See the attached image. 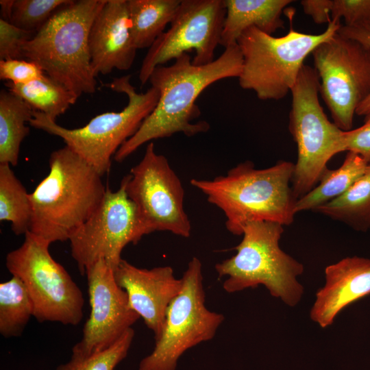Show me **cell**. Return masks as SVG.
<instances>
[{
    "label": "cell",
    "mask_w": 370,
    "mask_h": 370,
    "mask_svg": "<svg viewBox=\"0 0 370 370\" xmlns=\"http://www.w3.org/2000/svg\"><path fill=\"white\" fill-rule=\"evenodd\" d=\"M242 68L243 56L237 43L225 48L219 58L208 64L194 65L190 55L185 53L170 66L156 67L149 81L160 92L157 105L137 132L118 149L114 160L122 162L152 140L178 132L193 136L208 131L210 125L206 121L193 123L201 115L195 103L197 97L217 81L238 78Z\"/></svg>",
    "instance_id": "6da1fadb"
},
{
    "label": "cell",
    "mask_w": 370,
    "mask_h": 370,
    "mask_svg": "<svg viewBox=\"0 0 370 370\" xmlns=\"http://www.w3.org/2000/svg\"><path fill=\"white\" fill-rule=\"evenodd\" d=\"M295 164L280 160L265 169H256L247 160L212 180H190L208 201L221 209L225 227L232 234H243L244 226L254 221L293 223L297 199L291 182Z\"/></svg>",
    "instance_id": "7a4b0ae2"
},
{
    "label": "cell",
    "mask_w": 370,
    "mask_h": 370,
    "mask_svg": "<svg viewBox=\"0 0 370 370\" xmlns=\"http://www.w3.org/2000/svg\"><path fill=\"white\" fill-rule=\"evenodd\" d=\"M49 172L29 194V231L50 244L69 241L97 209L106 186L101 175L67 146L53 151Z\"/></svg>",
    "instance_id": "3957f363"
},
{
    "label": "cell",
    "mask_w": 370,
    "mask_h": 370,
    "mask_svg": "<svg viewBox=\"0 0 370 370\" xmlns=\"http://www.w3.org/2000/svg\"><path fill=\"white\" fill-rule=\"evenodd\" d=\"M106 0H70L59 8L23 47L25 60L78 98L96 91L89 52V34Z\"/></svg>",
    "instance_id": "277c9868"
},
{
    "label": "cell",
    "mask_w": 370,
    "mask_h": 370,
    "mask_svg": "<svg viewBox=\"0 0 370 370\" xmlns=\"http://www.w3.org/2000/svg\"><path fill=\"white\" fill-rule=\"evenodd\" d=\"M284 225L271 221H254L243 230L236 253L215 265L219 278L225 277L223 289L236 293L263 285L271 296L288 306H295L304 293L297 277L304 265L280 247Z\"/></svg>",
    "instance_id": "5b68a950"
},
{
    "label": "cell",
    "mask_w": 370,
    "mask_h": 370,
    "mask_svg": "<svg viewBox=\"0 0 370 370\" xmlns=\"http://www.w3.org/2000/svg\"><path fill=\"white\" fill-rule=\"evenodd\" d=\"M130 78L131 75H127L114 78L112 82L105 84L127 95V105L121 112L102 113L84 127L68 129L45 114L34 110L33 117L28 124L61 138L66 146L103 176L110 169L112 157L137 132L159 99L160 92L153 86L145 93H138L130 83Z\"/></svg>",
    "instance_id": "8992f818"
},
{
    "label": "cell",
    "mask_w": 370,
    "mask_h": 370,
    "mask_svg": "<svg viewBox=\"0 0 370 370\" xmlns=\"http://www.w3.org/2000/svg\"><path fill=\"white\" fill-rule=\"evenodd\" d=\"M340 26L331 21L319 34L299 32L291 27L281 37L255 27L246 29L236 41L243 56L240 86L253 90L261 100L283 99L295 84L306 57L334 36Z\"/></svg>",
    "instance_id": "52a82bcc"
},
{
    "label": "cell",
    "mask_w": 370,
    "mask_h": 370,
    "mask_svg": "<svg viewBox=\"0 0 370 370\" xmlns=\"http://www.w3.org/2000/svg\"><path fill=\"white\" fill-rule=\"evenodd\" d=\"M319 77L304 64L292 88L288 130L297 147V160L291 180L298 199L310 191L336 154L345 151L344 132L331 122L319 99Z\"/></svg>",
    "instance_id": "ba28073f"
},
{
    "label": "cell",
    "mask_w": 370,
    "mask_h": 370,
    "mask_svg": "<svg viewBox=\"0 0 370 370\" xmlns=\"http://www.w3.org/2000/svg\"><path fill=\"white\" fill-rule=\"evenodd\" d=\"M49 245L28 231L21 245L7 254L5 265L25 286L38 322L76 325L83 318V294L64 267L52 258Z\"/></svg>",
    "instance_id": "9c48e42d"
},
{
    "label": "cell",
    "mask_w": 370,
    "mask_h": 370,
    "mask_svg": "<svg viewBox=\"0 0 370 370\" xmlns=\"http://www.w3.org/2000/svg\"><path fill=\"white\" fill-rule=\"evenodd\" d=\"M182 287L170 303L160 336L138 370H175L180 357L189 349L213 338L224 320L222 314L205 304L202 264L193 257L182 277Z\"/></svg>",
    "instance_id": "30bf717a"
},
{
    "label": "cell",
    "mask_w": 370,
    "mask_h": 370,
    "mask_svg": "<svg viewBox=\"0 0 370 370\" xmlns=\"http://www.w3.org/2000/svg\"><path fill=\"white\" fill-rule=\"evenodd\" d=\"M312 54L319 94L334 123L352 130L356 110L370 95V47L336 32Z\"/></svg>",
    "instance_id": "8fae6325"
},
{
    "label": "cell",
    "mask_w": 370,
    "mask_h": 370,
    "mask_svg": "<svg viewBox=\"0 0 370 370\" xmlns=\"http://www.w3.org/2000/svg\"><path fill=\"white\" fill-rule=\"evenodd\" d=\"M124 179L127 195L135 204L147 234L168 231L184 238L190 236L182 184L166 158L156 152L153 142Z\"/></svg>",
    "instance_id": "7c38bea8"
},
{
    "label": "cell",
    "mask_w": 370,
    "mask_h": 370,
    "mask_svg": "<svg viewBox=\"0 0 370 370\" xmlns=\"http://www.w3.org/2000/svg\"><path fill=\"white\" fill-rule=\"evenodd\" d=\"M147 234L136 207L127 195L123 177L116 191L106 186L97 209L69 241L71 256L80 273L84 275L90 266L101 259L114 270L122 260L125 247L136 244Z\"/></svg>",
    "instance_id": "4fadbf2b"
},
{
    "label": "cell",
    "mask_w": 370,
    "mask_h": 370,
    "mask_svg": "<svg viewBox=\"0 0 370 370\" xmlns=\"http://www.w3.org/2000/svg\"><path fill=\"white\" fill-rule=\"evenodd\" d=\"M226 14L224 0H181L170 27L149 48L139 71L141 86L156 67L195 50L192 63L208 64L220 45Z\"/></svg>",
    "instance_id": "5bb4252c"
},
{
    "label": "cell",
    "mask_w": 370,
    "mask_h": 370,
    "mask_svg": "<svg viewBox=\"0 0 370 370\" xmlns=\"http://www.w3.org/2000/svg\"><path fill=\"white\" fill-rule=\"evenodd\" d=\"M85 274L90 313L82 339L72 348V355L78 356L109 347L140 318L130 308L126 292L117 284L114 269L105 260L95 262Z\"/></svg>",
    "instance_id": "9a60e30c"
},
{
    "label": "cell",
    "mask_w": 370,
    "mask_h": 370,
    "mask_svg": "<svg viewBox=\"0 0 370 370\" xmlns=\"http://www.w3.org/2000/svg\"><path fill=\"white\" fill-rule=\"evenodd\" d=\"M114 275L117 284L126 292L130 308L143 319L156 340L168 307L182 287V278H177L169 266L143 269L123 259Z\"/></svg>",
    "instance_id": "2e32d148"
},
{
    "label": "cell",
    "mask_w": 370,
    "mask_h": 370,
    "mask_svg": "<svg viewBox=\"0 0 370 370\" xmlns=\"http://www.w3.org/2000/svg\"><path fill=\"white\" fill-rule=\"evenodd\" d=\"M127 0H106L92 24L89 52L94 75L129 70L137 49L131 35Z\"/></svg>",
    "instance_id": "e0dca14e"
},
{
    "label": "cell",
    "mask_w": 370,
    "mask_h": 370,
    "mask_svg": "<svg viewBox=\"0 0 370 370\" xmlns=\"http://www.w3.org/2000/svg\"><path fill=\"white\" fill-rule=\"evenodd\" d=\"M325 278L310 311V319L322 328L332 325L347 306L370 294V259L344 258L326 267Z\"/></svg>",
    "instance_id": "ac0fdd59"
},
{
    "label": "cell",
    "mask_w": 370,
    "mask_h": 370,
    "mask_svg": "<svg viewBox=\"0 0 370 370\" xmlns=\"http://www.w3.org/2000/svg\"><path fill=\"white\" fill-rule=\"evenodd\" d=\"M226 14L220 45L225 48L236 44L241 34L255 27L272 35L284 28L281 14L292 0H224Z\"/></svg>",
    "instance_id": "d6986e66"
},
{
    "label": "cell",
    "mask_w": 370,
    "mask_h": 370,
    "mask_svg": "<svg viewBox=\"0 0 370 370\" xmlns=\"http://www.w3.org/2000/svg\"><path fill=\"white\" fill-rule=\"evenodd\" d=\"M370 162L361 156L347 151L342 164L336 169L328 168L321 175L319 184L297 199L296 214L314 210L346 192L366 171Z\"/></svg>",
    "instance_id": "ffe728a7"
},
{
    "label": "cell",
    "mask_w": 370,
    "mask_h": 370,
    "mask_svg": "<svg viewBox=\"0 0 370 370\" xmlns=\"http://www.w3.org/2000/svg\"><path fill=\"white\" fill-rule=\"evenodd\" d=\"M181 0H127L131 35L137 49L149 48L173 19Z\"/></svg>",
    "instance_id": "44dd1931"
},
{
    "label": "cell",
    "mask_w": 370,
    "mask_h": 370,
    "mask_svg": "<svg viewBox=\"0 0 370 370\" xmlns=\"http://www.w3.org/2000/svg\"><path fill=\"white\" fill-rule=\"evenodd\" d=\"M33 112L21 98L8 90H1L0 164H18L21 144L29 133L26 123L33 117Z\"/></svg>",
    "instance_id": "7402d4cb"
},
{
    "label": "cell",
    "mask_w": 370,
    "mask_h": 370,
    "mask_svg": "<svg viewBox=\"0 0 370 370\" xmlns=\"http://www.w3.org/2000/svg\"><path fill=\"white\" fill-rule=\"evenodd\" d=\"M312 212L343 222L356 231H367L370 228V164L346 192Z\"/></svg>",
    "instance_id": "603a6c76"
},
{
    "label": "cell",
    "mask_w": 370,
    "mask_h": 370,
    "mask_svg": "<svg viewBox=\"0 0 370 370\" xmlns=\"http://www.w3.org/2000/svg\"><path fill=\"white\" fill-rule=\"evenodd\" d=\"M8 90L24 100L34 110L56 121L78 97L47 75L26 84L5 83Z\"/></svg>",
    "instance_id": "cb8c5ba5"
},
{
    "label": "cell",
    "mask_w": 370,
    "mask_h": 370,
    "mask_svg": "<svg viewBox=\"0 0 370 370\" xmlns=\"http://www.w3.org/2000/svg\"><path fill=\"white\" fill-rule=\"evenodd\" d=\"M32 204L29 194L9 164H0V221L11 223L14 234L29 231Z\"/></svg>",
    "instance_id": "d4e9b609"
},
{
    "label": "cell",
    "mask_w": 370,
    "mask_h": 370,
    "mask_svg": "<svg viewBox=\"0 0 370 370\" xmlns=\"http://www.w3.org/2000/svg\"><path fill=\"white\" fill-rule=\"evenodd\" d=\"M34 304L18 277L0 284V333L5 338L20 336L31 317Z\"/></svg>",
    "instance_id": "484cf974"
},
{
    "label": "cell",
    "mask_w": 370,
    "mask_h": 370,
    "mask_svg": "<svg viewBox=\"0 0 370 370\" xmlns=\"http://www.w3.org/2000/svg\"><path fill=\"white\" fill-rule=\"evenodd\" d=\"M134 336L131 328L106 349L86 356L71 355L69 361L58 366L56 370H114L127 356Z\"/></svg>",
    "instance_id": "4316f807"
},
{
    "label": "cell",
    "mask_w": 370,
    "mask_h": 370,
    "mask_svg": "<svg viewBox=\"0 0 370 370\" xmlns=\"http://www.w3.org/2000/svg\"><path fill=\"white\" fill-rule=\"evenodd\" d=\"M70 0H14L9 23L36 33L53 14Z\"/></svg>",
    "instance_id": "83f0119b"
},
{
    "label": "cell",
    "mask_w": 370,
    "mask_h": 370,
    "mask_svg": "<svg viewBox=\"0 0 370 370\" xmlns=\"http://www.w3.org/2000/svg\"><path fill=\"white\" fill-rule=\"evenodd\" d=\"M347 27L370 25V0H333L331 21Z\"/></svg>",
    "instance_id": "f1b7e54d"
},
{
    "label": "cell",
    "mask_w": 370,
    "mask_h": 370,
    "mask_svg": "<svg viewBox=\"0 0 370 370\" xmlns=\"http://www.w3.org/2000/svg\"><path fill=\"white\" fill-rule=\"evenodd\" d=\"M35 34L0 18V60L23 59V47Z\"/></svg>",
    "instance_id": "f546056e"
},
{
    "label": "cell",
    "mask_w": 370,
    "mask_h": 370,
    "mask_svg": "<svg viewBox=\"0 0 370 370\" xmlns=\"http://www.w3.org/2000/svg\"><path fill=\"white\" fill-rule=\"evenodd\" d=\"M45 75L36 63L23 59L0 60V79L16 84H26Z\"/></svg>",
    "instance_id": "4dcf8cb0"
},
{
    "label": "cell",
    "mask_w": 370,
    "mask_h": 370,
    "mask_svg": "<svg viewBox=\"0 0 370 370\" xmlns=\"http://www.w3.org/2000/svg\"><path fill=\"white\" fill-rule=\"evenodd\" d=\"M344 147L345 151L356 153L370 162V112L362 126L344 132Z\"/></svg>",
    "instance_id": "1f68e13d"
},
{
    "label": "cell",
    "mask_w": 370,
    "mask_h": 370,
    "mask_svg": "<svg viewBox=\"0 0 370 370\" xmlns=\"http://www.w3.org/2000/svg\"><path fill=\"white\" fill-rule=\"evenodd\" d=\"M337 32L343 36L357 40L370 47V25L347 27L341 25ZM370 112V95L360 105L357 115H367Z\"/></svg>",
    "instance_id": "d6a6232c"
},
{
    "label": "cell",
    "mask_w": 370,
    "mask_h": 370,
    "mask_svg": "<svg viewBox=\"0 0 370 370\" xmlns=\"http://www.w3.org/2000/svg\"><path fill=\"white\" fill-rule=\"evenodd\" d=\"M301 5L304 13L310 16L317 24L329 23L333 0H302Z\"/></svg>",
    "instance_id": "836d02e7"
},
{
    "label": "cell",
    "mask_w": 370,
    "mask_h": 370,
    "mask_svg": "<svg viewBox=\"0 0 370 370\" xmlns=\"http://www.w3.org/2000/svg\"><path fill=\"white\" fill-rule=\"evenodd\" d=\"M14 0H1V18L9 23Z\"/></svg>",
    "instance_id": "e575fe53"
}]
</instances>
